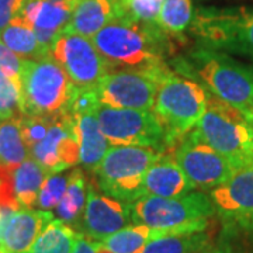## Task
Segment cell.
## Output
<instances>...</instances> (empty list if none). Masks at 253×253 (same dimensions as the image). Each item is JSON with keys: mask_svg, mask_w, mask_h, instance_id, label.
<instances>
[{"mask_svg": "<svg viewBox=\"0 0 253 253\" xmlns=\"http://www.w3.org/2000/svg\"><path fill=\"white\" fill-rule=\"evenodd\" d=\"M49 56L62 66L76 89H94L110 72L90 38L79 34L62 33L49 48Z\"/></svg>", "mask_w": 253, "mask_h": 253, "instance_id": "12", "label": "cell"}, {"mask_svg": "<svg viewBox=\"0 0 253 253\" xmlns=\"http://www.w3.org/2000/svg\"><path fill=\"white\" fill-rule=\"evenodd\" d=\"M82 234L61 219H52L38 235L28 253H72Z\"/></svg>", "mask_w": 253, "mask_h": 253, "instance_id": "24", "label": "cell"}, {"mask_svg": "<svg viewBox=\"0 0 253 253\" xmlns=\"http://www.w3.org/2000/svg\"><path fill=\"white\" fill-rule=\"evenodd\" d=\"M18 121H20V128H21L24 142L30 151V148H33L41 139L45 138L46 132L54 121V116L44 117V116H24L23 114L18 118Z\"/></svg>", "mask_w": 253, "mask_h": 253, "instance_id": "31", "label": "cell"}, {"mask_svg": "<svg viewBox=\"0 0 253 253\" xmlns=\"http://www.w3.org/2000/svg\"><path fill=\"white\" fill-rule=\"evenodd\" d=\"M54 214L44 210L20 208L14 211L0 234V253H28Z\"/></svg>", "mask_w": 253, "mask_h": 253, "instance_id": "17", "label": "cell"}, {"mask_svg": "<svg viewBox=\"0 0 253 253\" xmlns=\"http://www.w3.org/2000/svg\"><path fill=\"white\" fill-rule=\"evenodd\" d=\"M24 59L14 54L9 46L0 40V72L20 83V75L23 69Z\"/></svg>", "mask_w": 253, "mask_h": 253, "instance_id": "32", "label": "cell"}, {"mask_svg": "<svg viewBox=\"0 0 253 253\" xmlns=\"http://www.w3.org/2000/svg\"><path fill=\"white\" fill-rule=\"evenodd\" d=\"M72 253H111L100 244L99 241H91L89 238L82 235L73 248Z\"/></svg>", "mask_w": 253, "mask_h": 253, "instance_id": "35", "label": "cell"}, {"mask_svg": "<svg viewBox=\"0 0 253 253\" xmlns=\"http://www.w3.org/2000/svg\"><path fill=\"white\" fill-rule=\"evenodd\" d=\"M68 183H69V174H62V172L48 174L38 193L37 207L44 211L54 210L62 199L63 193L68 187Z\"/></svg>", "mask_w": 253, "mask_h": 253, "instance_id": "30", "label": "cell"}, {"mask_svg": "<svg viewBox=\"0 0 253 253\" xmlns=\"http://www.w3.org/2000/svg\"><path fill=\"white\" fill-rule=\"evenodd\" d=\"M191 31L203 48L253 59V10L199 9Z\"/></svg>", "mask_w": 253, "mask_h": 253, "instance_id": "7", "label": "cell"}, {"mask_svg": "<svg viewBox=\"0 0 253 253\" xmlns=\"http://www.w3.org/2000/svg\"><path fill=\"white\" fill-rule=\"evenodd\" d=\"M30 156L48 173H61L79 163V145L72 116L66 111L54 116L45 138L30 148Z\"/></svg>", "mask_w": 253, "mask_h": 253, "instance_id": "14", "label": "cell"}, {"mask_svg": "<svg viewBox=\"0 0 253 253\" xmlns=\"http://www.w3.org/2000/svg\"><path fill=\"white\" fill-rule=\"evenodd\" d=\"M189 191H193V187L179 163L176 162L173 152L161 155V158L152 163V166L145 173L142 197H176Z\"/></svg>", "mask_w": 253, "mask_h": 253, "instance_id": "18", "label": "cell"}, {"mask_svg": "<svg viewBox=\"0 0 253 253\" xmlns=\"http://www.w3.org/2000/svg\"><path fill=\"white\" fill-rule=\"evenodd\" d=\"M208 196L226 226L253 229V163L236 168L229 179Z\"/></svg>", "mask_w": 253, "mask_h": 253, "instance_id": "13", "label": "cell"}, {"mask_svg": "<svg viewBox=\"0 0 253 253\" xmlns=\"http://www.w3.org/2000/svg\"><path fill=\"white\" fill-rule=\"evenodd\" d=\"M0 40L23 59H40L49 55V51L38 41L34 28L21 16L0 31Z\"/></svg>", "mask_w": 253, "mask_h": 253, "instance_id": "22", "label": "cell"}, {"mask_svg": "<svg viewBox=\"0 0 253 253\" xmlns=\"http://www.w3.org/2000/svg\"><path fill=\"white\" fill-rule=\"evenodd\" d=\"M117 17V0H76L63 33L91 38Z\"/></svg>", "mask_w": 253, "mask_h": 253, "instance_id": "19", "label": "cell"}, {"mask_svg": "<svg viewBox=\"0 0 253 253\" xmlns=\"http://www.w3.org/2000/svg\"><path fill=\"white\" fill-rule=\"evenodd\" d=\"M72 117L79 145V163L86 170L93 173L109 151V141L101 132L94 111Z\"/></svg>", "mask_w": 253, "mask_h": 253, "instance_id": "20", "label": "cell"}, {"mask_svg": "<svg viewBox=\"0 0 253 253\" xmlns=\"http://www.w3.org/2000/svg\"><path fill=\"white\" fill-rule=\"evenodd\" d=\"M113 69H142L165 62L169 37L156 24L126 17L114 18L90 38Z\"/></svg>", "mask_w": 253, "mask_h": 253, "instance_id": "1", "label": "cell"}, {"mask_svg": "<svg viewBox=\"0 0 253 253\" xmlns=\"http://www.w3.org/2000/svg\"><path fill=\"white\" fill-rule=\"evenodd\" d=\"M161 152L144 146H111L93 174L101 193L132 203L142 197L145 173Z\"/></svg>", "mask_w": 253, "mask_h": 253, "instance_id": "8", "label": "cell"}, {"mask_svg": "<svg viewBox=\"0 0 253 253\" xmlns=\"http://www.w3.org/2000/svg\"><path fill=\"white\" fill-rule=\"evenodd\" d=\"M156 236H161V234L152 228L141 224H132L121 228L120 231L99 242L111 253H135L146 242Z\"/></svg>", "mask_w": 253, "mask_h": 253, "instance_id": "27", "label": "cell"}, {"mask_svg": "<svg viewBox=\"0 0 253 253\" xmlns=\"http://www.w3.org/2000/svg\"><path fill=\"white\" fill-rule=\"evenodd\" d=\"M211 242L207 231L156 236L135 253H196Z\"/></svg>", "mask_w": 253, "mask_h": 253, "instance_id": "26", "label": "cell"}, {"mask_svg": "<svg viewBox=\"0 0 253 253\" xmlns=\"http://www.w3.org/2000/svg\"><path fill=\"white\" fill-rule=\"evenodd\" d=\"M86 197H87V186L84 176L82 174L81 169H75L69 173L68 187L65 190L61 201L55 207V214L58 219L79 231L82 215L86 206Z\"/></svg>", "mask_w": 253, "mask_h": 253, "instance_id": "23", "label": "cell"}, {"mask_svg": "<svg viewBox=\"0 0 253 253\" xmlns=\"http://www.w3.org/2000/svg\"><path fill=\"white\" fill-rule=\"evenodd\" d=\"M21 116L20 83L0 72V120L18 118Z\"/></svg>", "mask_w": 253, "mask_h": 253, "instance_id": "29", "label": "cell"}, {"mask_svg": "<svg viewBox=\"0 0 253 253\" xmlns=\"http://www.w3.org/2000/svg\"><path fill=\"white\" fill-rule=\"evenodd\" d=\"M75 84L52 56L24 59L20 75L21 113L51 117L62 113L75 91Z\"/></svg>", "mask_w": 253, "mask_h": 253, "instance_id": "6", "label": "cell"}, {"mask_svg": "<svg viewBox=\"0 0 253 253\" xmlns=\"http://www.w3.org/2000/svg\"><path fill=\"white\" fill-rule=\"evenodd\" d=\"M173 156L193 190L204 193H210L228 180L236 169L234 163L200 139L194 131L181 139L173 151Z\"/></svg>", "mask_w": 253, "mask_h": 253, "instance_id": "11", "label": "cell"}, {"mask_svg": "<svg viewBox=\"0 0 253 253\" xmlns=\"http://www.w3.org/2000/svg\"><path fill=\"white\" fill-rule=\"evenodd\" d=\"M131 222L129 203L100 193L87 186L86 206L79 232L91 241H103Z\"/></svg>", "mask_w": 253, "mask_h": 253, "instance_id": "15", "label": "cell"}, {"mask_svg": "<svg viewBox=\"0 0 253 253\" xmlns=\"http://www.w3.org/2000/svg\"><path fill=\"white\" fill-rule=\"evenodd\" d=\"M191 0H163L156 26L166 34L179 36L193 21Z\"/></svg>", "mask_w": 253, "mask_h": 253, "instance_id": "28", "label": "cell"}, {"mask_svg": "<svg viewBox=\"0 0 253 253\" xmlns=\"http://www.w3.org/2000/svg\"><path fill=\"white\" fill-rule=\"evenodd\" d=\"M18 118L0 120V169H14L30 155Z\"/></svg>", "mask_w": 253, "mask_h": 253, "instance_id": "25", "label": "cell"}, {"mask_svg": "<svg viewBox=\"0 0 253 253\" xmlns=\"http://www.w3.org/2000/svg\"><path fill=\"white\" fill-rule=\"evenodd\" d=\"M27 0H0V31L21 14Z\"/></svg>", "mask_w": 253, "mask_h": 253, "instance_id": "33", "label": "cell"}, {"mask_svg": "<svg viewBox=\"0 0 253 253\" xmlns=\"http://www.w3.org/2000/svg\"><path fill=\"white\" fill-rule=\"evenodd\" d=\"M168 63L142 69H113L96 84L100 104L113 109L152 110Z\"/></svg>", "mask_w": 253, "mask_h": 253, "instance_id": "10", "label": "cell"}, {"mask_svg": "<svg viewBox=\"0 0 253 253\" xmlns=\"http://www.w3.org/2000/svg\"><path fill=\"white\" fill-rule=\"evenodd\" d=\"M94 113L111 146H144L161 154L170 152L166 131L152 110L113 109L99 104Z\"/></svg>", "mask_w": 253, "mask_h": 253, "instance_id": "9", "label": "cell"}, {"mask_svg": "<svg viewBox=\"0 0 253 253\" xmlns=\"http://www.w3.org/2000/svg\"><path fill=\"white\" fill-rule=\"evenodd\" d=\"M207 109V90L199 82L170 71L159 81L152 111L168 135L170 152L197 126Z\"/></svg>", "mask_w": 253, "mask_h": 253, "instance_id": "4", "label": "cell"}, {"mask_svg": "<svg viewBox=\"0 0 253 253\" xmlns=\"http://www.w3.org/2000/svg\"><path fill=\"white\" fill-rule=\"evenodd\" d=\"M76 0H28L21 17L34 28L38 41L49 51L54 41L63 33Z\"/></svg>", "mask_w": 253, "mask_h": 253, "instance_id": "16", "label": "cell"}, {"mask_svg": "<svg viewBox=\"0 0 253 253\" xmlns=\"http://www.w3.org/2000/svg\"><path fill=\"white\" fill-rule=\"evenodd\" d=\"M196 253H252L249 252L246 248L241 246V245H235L229 241H225L224 238L218 242H210L206 246H203Z\"/></svg>", "mask_w": 253, "mask_h": 253, "instance_id": "34", "label": "cell"}, {"mask_svg": "<svg viewBox=\"0 0 253 253\" xmlns=\"http://www.w3.org/2000/svg\"><path fill=\"white\" fill-rule=\"evenodd\" d=\"M48 174L51 173L46 172L31 156L14 169H0V176H6L9 179L14 197L21 208L36 207L38 193Z\"/></svg>", "mask_w": 253, "mask_h": 253, "instance_id": "21", "label": "cell"}, {"mask_svg": "<svg viewBox=\"0 0 253 253\" xmlns=\"http://www.w3.org/2000/svg\"><path fill=\"white\" fill-rule=\"evenodd\" d=\"M184 65V76L204 84V89L244 113L253 104V63H242L229 54L199 46Z\"/></svg>", "mask_w": 253, "mask_h": 253, "instance_id": "3", "label": "cell"}, {"mask_svg": "<svg viewBox=\"0 0 253 253\" xmlns=\"http://www.w3.org/2000/svg\"><path fill=\"white\" fill-rule=\"evenodd\" d=\"M193 131L236 168L253 163V126L239 110L208 91L206 113Z\"/></svg>", "mask_w": 253, "mask_h": 253, "instance_id": "5", "label": "cell"}, {"mask_svg": "<svg viewBox=\"0 0 253 253\" xmlns=\"http://www.w3.org/2000/svg\"><path fill=\"white\" fill-rule=\"evenodd\" d=\"M131 222L169 234L207 231L210 219L217 215L208 193L193 190L176 197L144 196L129 203Z\"/></svg>", "mask_w": 253, "mask_h": 253, "instance_id": "2", "label": "cell"}, {"mask_svg": "<svg viewBox=\"0 0 253 253\" xmlns=\"http://www.w3.org/2000/svg\"><path fill=\"white\" fill-rule=\"evenodd\" d=\"M242 114H244L245 118H246V120L249 121V124L253 126V104L251 106V107H249V109L246 110V111H244Z\"/></svg>", "mask_w": 253, "mask_h": 253, "instance_id": "36", "label": "cell"}]
</instances>
